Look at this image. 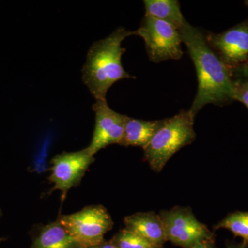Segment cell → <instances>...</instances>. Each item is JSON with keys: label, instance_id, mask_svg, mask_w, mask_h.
I'll return each mask as SVG.
<instances>
[{"label": "cell", "instance_id": "obj_1", "mask_svg": "<svg viewBox=\"0 0 248 248\" xmlns=\"http://www.w3.org/2000/svg\"><path fill=\"white\" fill-rule=\"evenodd\" d=\"M179 31L197 71L198 90L190 110L196 116L208 104L223 106L234 100L231 71L207 42L203 32L186 22Z\"/></svg>", "mask_w": 248, "mask_h": 248}, {"label": "cell", "instance_id": "obj_2", "mask_svg": "<svg viewBox=\"0 0 248 248\" xmlns=\"http://www.w3.org/2000/svg\"><path fill=\"white\" fill-rule=\"evenodd\" d=\"M131 35H135V31L120 27L90 48L82 68V80L96 100L106 99L108 91L117 81L135 78L125 71L122 63L126 50L122 42Z\"/></svg>", "mask_w": 248, "mask_h": 248}, {"label": "cell", "instance_id": "obj_3", "mask_svg": "<svg viewBox=\"0 0 248 248\" xmlns=\"http://www.w3.org/2000/svg\"><path fill=\"white\" fill-rule=\"evenodd\" d=\"M195 116L190 110H181L177 115L165 119L164 125L144 148L143 158L150 167L161 172L173 155L179 150L193 143Z\"/></svg>", "mask_w": 248, "mask_h": 248}, {"label": "cell", "instance_id": "obj_4", "mask_svg": "<svg viewBox=\"0 0 248 248\" xmlns=\"http://www.w3.org/2000/svg\"><path fill=\"white\" fill-rule=\"evenodd\" d=\"M58 220L82 248L105 241L104 235L114 225L110 215L102 205L86 207L76 213L62 215Z\"/></svg>", "mask_w": 248, "mask_h": 248}, {"label": "cell", "instance_id": "obj_5", "mask_svg": "<svg viewBox=\"0 0 248 248\" xmlns=\"http://www.w3.org/2000/svg\"><path fill=\"white\" fill-rule=\"evenodd\" d=\"M135 35L144 40L147 53L154 63L179 60L184 55L182 37L177 29L169 23L145 16Z\"/></svg>", "mask_w": 248, "mask_h": 248}, {"label": "cell", "instance_id": "obj_6", "mask_svg": "<svg viewBox=\"0 0 248 248\" xmlns=\"http://www.w3.org/2000/svg\"><path fill=\"white\" fill-rule=\"evenodd\" d=\"M167 241L184 248H190L203 240L213 237L207 226L196 218L192 210L174 207L159 214Z\"/></svg>", "mask_w": 248, "mask_h": 248}, {"label": "cell", "instance_id": "obj_7", "mask_svg": "<svg viewBox=\"0 0 248 248\" xmlns=\"http://www.w3.org/2000/svg\"><path fill=\"white\" fill-rule=\"evenodd\" d=\"M94 156L87 148L79 151L63 152L51 160V174L48 179L54 184L52 191L60 190L65 197L72 187L81 182L89 166L94 162Z\"/></svg>", "mask_w": 248, "mask_h": 248}, {"label": "cell", "instance_id": "obj_8", "mask_svg": "<svg viewBox=\"0 0 248 248\" xmlns=\"http://www.w3.org/2000/svg\"><path fill=\"white\" fill-rule=\"evenodd\" d=\"M208 45L232 71L248 63V22L205 36Z\"/></svg>", "mask_w": 248, "mask_h": 248}, {"label": "cell", "instance_id": "obj_9", "mask_svg": "<svg viewBox=\"0 0 248 248\" xmlns=\"http://www.w3.org/2000/svg\"><path fill=\"white\" fill-rule=\"evenodd\" d=\"M95 127L88 151L94 156L97 152L112 144H120L123 138L126 115L111 109L107 99H98L93 104Z\"/></svg>", "mask_w": 248, "mask_h": 248}, {"label": "cell", "instance_id": "obj_10", "mask_svg": "<svg viewBox=\"0 0 248 248\" xmlns=\"http://www.w3.org/2000/svg\"><path fill=\"white\" fill-rule=\"evenodd\" d=\"M125 229L140 235L152 244L161 248L167 241L159 215L153 212L138 213L125 217Z\"/></svg>", "mask_w": 248, "mask_h": 248}, {"label": "cell", "instance_id": "obj_11", "mask_svg": "<svg viewBox=\"0 0 248 248\" xmlns=\"http://www.w3.org/2000/svg\"><path fill=\"white\" fill-rule=\"evenodd\" d=\"M164 120L145 121L131 118L128 116L124 124L122 146H138L144 148L156 132L164 125Z\"/></svg>", "mask_w": 248, "mask_h": 248}, {"label": "cell", "instance_id": "obj_12", "mask_svg": "<svg viewBox=\"0 0 248 248\" xmlns=\"http://www.w3.org/2000/svg\"><path fill=\"white\" fill-rule=\"evenodd\" d=\"M30 248H82L59 220L44 226Z\"/></svg>", "mask_w": 248, "mask_h": 248}, {"label": "cell", "instance_id": "obj_13", "mask_svg": "<svg viewBox=\"0 0 248 248\" xmlns=\"http://www.w3.org/2000/svg\"><path fill=\"white\" fill-rule=\"evenodd\" d=\"M146 15L169 23L180 30L187 21L183 16L177 0H144Z\"/></svg>", "mask_w": 248, "mask_h": 248}, {"label": "cell", "instance_id": "obj_14", "mask_svg": "<svg viewBox=\"0 0 248 248\" xmlns=\"http://www.w3.org/2000/svg\"><path fill=\"white\" fill-rule=\"evenodd\" d=\"M229 230L236 236L244 239L248 244V213L236 212L232 213L215 226V229Z\"/></svg>", "mask_w": 248, "mask_h": 248}, {"label": "cell", "instance_id": "obj_15", "mask_svg": "<svg viewBox=\"0 0 248 248\" xmlns=\"http://www.w3.org/2000/svg\"><path fill=\"white\" fill-rule=\"evenodd\" d=\"M117 248H159L133 232L124 229L110 240Z\"/></svg>", "mask_w": 248, "mask_h": 248}, {"label": "cell", "instance_id": "obj_16", "mask_svg": "<svg viewBox=\"0 0 248 248\" xmlns=\"http://www.w3.org/2000/svg\"><path fill=\"white\" fill-rule=\"evenodd\" d=\"M234 99L239 101L248 108V78L234 81Z\"/></svg>", "mask_w": 248, "mask_h": 248}, {"label": "cell", "instance_id": "obj_17", "mask_svg": "<svg viewBox=\"0 0 248 248\" xmlns=\"http://www.w3.org/2000/svg\"><path fill=\"white\" fill-rule=\"evenodd\" d=\"M190 248H215L213 237L200 241Z\"/></svg>", "mask_w": 248, "mask_h": 248}, {"label": "cell", "instance_id": "obj_18", "mask_svg": "<svg viewBox=\"0 0 248 248\" xmlns=\"http://www.w3.org/2000/svg\"><path fill=\"white\" fill-rule=\"evenodd\" d=\"M86 248H117L111 243L110 241H104L102 244L96 245V246H91V247Z\"/></svg>", "mask_w": 248, "mask_h": 248}, {"label": "cell", "instance_id": "obj_19", "mask_svg": "<svg viewBox=\"0 0 248 248\" xmlns=\"http://www.w3.org/2000/svg\"><path fill=\"white\" fill-rule=\"evenodd\" d=\"M242 68V71H244L245 74L248 76V63L245 64L244 66L241 67Z\"/></svg>", "mask_w": 248, "mask_h": 248}, {"label": "cell", "instance_id": "obj_20", "mask_svg": "<svg viewBox=\"0 0 248 248\" xmlns=\"http://www.w3.org/2000/svg\"><path fill=\"white\" fill-rule=\"evenodd\" d=\"M238 248H245V245H243V246H240V247Z\"/></svg>", "mask_w": 248, "mask_h": 248}, {"label": "cell", "instance_id": "obj_21", "mask_svg": "<svg viewBox=\"0 0 248 248\" xmlns=\"http://www.w3.org/2000/svg\"><path fill=\"white\" fill-rule=\"evenodd\" d=\"M1 215H2V213H1V209H0V216H1Z\"/></svg>", "mask_w": 248, "mask_h": 248}, {"label": "cell", "instance_id": "obj_22", "mask_svg": "<svg viewBox=\"0 0 248 248\" xmlns=\"http://www.w3.org/2000/svg\"><path fill=\"white\" fill-rule=\"evenodd\" d=\"M246 5H247V6H248V1H246Z\"/></svg>", "mask_w": 248, "mask_h": 248}, {"label": "cell", "instance_id": "obj_23", "mask_svg": "<svg viewBox=\"0 0 248 248\" xmlns=\"http://www.w3.org/2000/svg\"><path fill=\"white\" fill-rule=\"evenodd\" d=\"M3 240H4V239H0V243H1V241H3Z\"/></svg>", "mask_w": 248, "mask_h": 248}]
</instances>
